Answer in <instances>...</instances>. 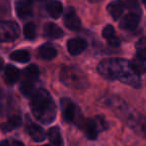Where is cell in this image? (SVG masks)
I'll return each mask as SVG.
<instances>
[{
    "label": "cell",
    "mask_w": 146,
    "mask_h": 146,
    "mask_svg": "<svg viewBox=\"0 0 146 146\" xmlns=\"http://www.w3.org/2000/svg\"><path fill=\"white\" fill-rule=\"evenodd\" d=\"M97 70L106 79H118L125 84L138 88L141 86L139 75L130 68L129 62L123 59H105L98 64Z\"/></svg>",
    "instance_id": "1"
},
{
    "label": "cell",
    "mask_w": 146,
    "mask_h": 146,
    "mask_svg": "<svg viewBox=\"0 0 146 146\" xmlns=\"http://www.w3.org/2000/svg\"><path fill=\"white\" fill-rule=\"evenodd\" d=\"M30 106L33 115L42 123L49 124L56 117V105L45 89H39L33 94Z\"/></svg>",
    "instance_id": "2"
},
{
    "label": "cell",
    "mask_w": 146,
    "mask_h": 146,
    "mask_svg": "<svg viewBox=\"0 0 146 146\" xmlns=\"http://www.w3.org/2000/svg\"><path fill=\"white\" fill-rule=\"evenodd\" d=\"M60 79L66 86L82 89L88 85L87 77L82 71L74 67H64L61 70Z\"/></svg>",
    "instance_id": "3"
},
{
    "label": "cell",
    "mask_w": 146,
    "mask_h": 146,
    "mask_svg": "<svg viewBox=\"0 0 146 146\" xmlns=\"http://www.w3.org/2000/svg\"><path fill=\"white\" fill-rule=\"evenodd\" d=\"M20 29L13 21H0V42H12L18 38Z\"/></svg>",
    "instance_id": "4"
},
{
    "label": "cell",
    "mask_w": 146,
    "mask_h": 146,
    "mask_svg": "<svg viewBox=\"0 0 146 146\" xmlns=\"http://www.w3.org/2000/svg\"><path fill=\"white\" fill-rule=\"evenodd\" d=\"M61 112H62L63 119L67 123H77V116H80L77 114L78 109L76 105L71 101L69 98H62L60 101Z\"/></svg>",
    "instance_id": "5"
},
{
    "label": "cell",
    "mask_w": 146,
    "mask_h": 146,
    "mask_svg": "<svg viewBox=\"0 0 146 146\" xmlns=\"http://www.w3.org/2000/svg\"><path fill=\"white\" fill-rule=\"evenodd\" d=\"M63 22H64L65 26L70 30H78L81 26V21L72 7H68L65 10Z\"/></svg>",
    "instance_id": "6"
},
{
    "label": "cell",
    "mask_w": 146,
    "mask_h": 146,
    "mask_svg": "<svg viewBox=\"0 0 146 146\" xmlns=\"http://www.w3.org/2000/svg\"><path fill=\"white\" fill-rule=\"evenodd\" d=\"M33 2L34 0H17L16 12L21 19L28 18L33 13Z\"/></svg>",
    "instance_id": "7"
},
{
    "label": "cell",
    "mask_w": 146,
    "mask_h": 146,
    "mask_svg": "<svg viewBox=\"0 0 146 146\" xmlns=\"http://www.w3.org/2000/svg\"><path fill=\"white\" fill-rule=\"evenodd\" d=\"M87 48V42L81 38H73L67 42V49L71 55H78Z\"/></svg>",
    "instance_id": "8"
},
{
    "label": "cell",
    "mask_w": 146,
    "mask_h": 146,
    "mask_svg": "<svg viewBox=\"0 0 146 146\" xmlns=\"http://www.w3.org/2000/svg\"><path fill=\"white\" fill-rule=\"evenodd\" d=\"M140 21L139 15L136 13H129V14L125 15L120 21V28L124 29V30H133L137 27L138 23Z\"/></svg>",
    "instance_id": "9"
},
{
    "label": "cell",
    "mask_w": 146,
    "mask_h": 146,
    "mask_svg": "<svg viewBox=\"0 0 146 146\" xmlns=\"http://www.w3.org/2000/svg\"><path fill=\"white\" fill-rule=\"evenodd\" d=\"M130 68L138 75H142L146 72V58L136 55L129 62Z\"/></svg>",
    "instance_id": "10"
},
{
    "label": "cell",
    "mask_w": 146,
    "mask_h": 146,
    "mask_svg": "<svg viewBox=\"0 0 146 146\" xmlns=\"http://www.w3.org/2000/svg\"><path fill=\"white\" fill-rule=\"evenodd\" d=\"M102 36L108 41L111 46L113 47H118L120 45V39L116 36L115 30H114L112 25H106L104 27L103 31H102Z\"/></svg>",
    "instance_id": "11"
},
{
    "label": "cell",
    "mask_w": 146,
    "mask_h": 146,
    "mask_svg": "<svg viewBox=\"0 0 146 146\" xmlns=\"http://www.w3.org/2000/svg\"><path fill=\"white\" fill-rule=\"evenodd\" d=\"M28 133L35 142H42L46 138V134L43 128L37 124L32 123L28 126Z\"/></svg>",
    "instance_id": "12"
},
{
    "label": "cell",
    "mask_w": 146,
    "mask_h": 146,
    "mask_svg": "<svg viewBox=\"0 0 146 146\" xmlns=\"http://www.w3.org/2000/svg\"><path fill=\"white\" fill-rule=\"evenodd\" d=\"M84 131H85V134L88 139H96L98 135V126L95 120L90 119V118L86 119L85 122H84Z\"/></svg>",
    "instance_id": "13"
},
{
    "label": "cell",
    "mask_w": 146,
    "mask_h": 146,
    "mask_svg": "<svg viewBox=\"0 0 146 146\" xmlns=\"http://www.w3.org/2000/svg\"><path fill=\"white\" fill-rule=\"evenodd\" d=\"M44 34L51 39H58L63 36V31L55 23H46L44 26Z\"/></svg>",
    "instance_id": "14"
},
{
    "label": "cell",
    "mask_w": 146,
    "mask_h": 146,
    "mask_svg": "<svg viewBox=\"0 0 146 146\" xmlns=\"http://www.w3.org/2000/svg\"><path fill=\"white\" fill-rule=\"evenodd\" d=\"M4 77L7 83L12 85V84L16 83L18 81L19 77H20V71L13 65H7L6 68H5Z\"/></svg>",
    "instance_id": "15"
},
{
    "label": "cell",
    "mask_w": 146,
    "mask_h": 146,
    "mask_svg": "<svg viewBox=\"0 0 146 146\" xmlns=\"http://www.w3.org/2000/svg\"><path fill=\"white\" fill-rule=\"evenodd\" d=\"M21 124V117L19 114H13L10 116L8 121L3 124H0V129L3 132H9L13 130L14 128H17Z\"/></svg>",
    "instance_id": "16"
},
{
    "label": "cell",
    "mask_w": 146,
    "mask_h": 146,
    "mask_svg": "<svg viewBox=\"0 0 146 146\" xmlns=\"http://www.w3.org/2000/svg\"><path fill=\"white\" fill-rule=\"evenodd\" d=\"M38 55L40 58L50 60V59H53L54 57H56L57 51L52 45L45 44V45H42V46L38 49Z\"/></svg>",
    "instance_id": "17"
},
{
    "label": "cell",
    "mask_w": 146,
    "mask_h": 146,
    "mask_svg": "<svg viewBox=\"0 0 146 146\" xmlns=\"http://www.w3.org/2000/svg\"><path fill=\"white\" fill-rule=\"evenodd\" d=\"M47 11L52 18H59L63 12V6L59 1H52L47 6Z\"/></svg>",
    "instance_id": "18"
},
{
    "label": "cell",
    "mask_w": 146,
    "mask_h": 146,
    "mask_svg": "<svg viewBox=\"0 0 146 146\" xmlns=\"http://www.w3.org/2000/svg\"><path fill=\"white\" fill-rule=\"evenodd\" d=\"M107 10L109 12V14L111 15V17L114 20H117L118 18H120L123 11V6L121 5V3L119 1H113V2L109 3L107 5Z\"/></svg>",
    "instance_id": "19"
},
{
    "label": "cell",
    "mask_w": 146,
    "mask_h": 146,
    "mask_svg": "<svg viewBox=\"0 0 146 146\" xmlns=\"http://www.w3.org/2000/svg\"><path fill=\"white\" fill-rule=\"evenodd\" d=\"M48 139L51 144L53 145H62L63 140L61 137L60 129L58 127H51L48 131Z\"/></svg>",
    "instance_id": "20"
},
{
    "label": "cell",
    "mask_w": 146,
    "mask_h": 146,
    "mask_svg": "<svg viewBox=\"0 0 146 146\" xmlns=\"http://www.w3.org/2000/svg\"><path fill=\"white\" fill-rule=\"evenodd\" d=\"M10 58L16 62L20 63H26L30 59V54L26 50H16L13 53H11Z\"/></svg>",
    "instance_id": "21"
},
{
    "label": "cell",
    "mask_w": 146,
    "mask_h": 146,
    "mask_svg": "<svg viewBox=\"0 0 146 146\" xmlns=\"http://www.w3.org/2000/svg\"><path fill=\"white\" fill-rule=\"evenodd\" d=\"M23 74H24V77L26 78V79L32 80V81H36L39 77V69L36 65L32 64V65H30V66L27 67V68L24 69Z\"/></svg>",
    "instance_id": "22"
},
{
    "label": "cell",
    "mask_w": 146,
    "mask_h": 146,
    "mask_svg": "<svg viewBox=\"0 0 146 146\" xmlns=\"http://www.w3.org/2000/svg\"><path fill=\"white\" fill-rule=\"evenodd\" d=\"M34 82L32 80H29L24 78L22 82L20 84V91L23 95L25 96H30L34 91Z\"/></svg>",
    "instance_id": "23"
},
{
    "label": "cell",
    "mask_w": 146,
    "mask_h": 146,
    "mask_svg": "<svg viewBox=\"0 0 146 146\" xmlns=\"http://www.w3.org/2000/svg\"><path fill=\"white\" fill-rule=\"evenodd\" d=\"M119 2L123 6V8H127L129 10H132L133 13L139 14L140 13V6L138 4L137 0H119Z\"/></svg>",
    "instance_id": "24"
},
{
    "label": "cell",
    "mask_w": 146,
    "mask_h": 146,
    "mask_svg": "<svg viewBox=\"0 0 146 146\" xmlns=\"http://www.w3.org/2000/svg\"><path fill=\"white\" fill-rule=\"evenodd\" d=\"M24 35L28 40H33L36 37V26L34 23L29 22L24 26Z\"/></svg>",
    "instance_id": "25"
},
{
    "label": "cell",
    "mask_w": 146,
    "mask_h": 146,
    "mask_svg": "<svg viewBox=\"0 0 146 146\" xmlns=\"http://www.w3.org/2000/svg\"><path fill=\"white\" fill-rule=\"evenodd\" d=\"M135 48H136L137 55L143 57V58H146V37L140 38L139 40L136 42Z\"/></svg>",
    "instance_id": "26"
},
{
    "label": "cell",
    "mask_w": 146,
    "mask_h": 146,
    "mask_svg": "<svg viewBox=\"0 0 146 146\" xmlns=\"http://www.w3.org/2000/svg\"><path fill=\"white\" fill-rule=\"evenodd\" d=\"M3 65H4V61H3V59L1 58V57H0V71L2 70Z\"/></svg>",
    "instance_id": "27"
},
{
    "label": "cell",
    "mask_w": 146,
    "mask_h": 146,
    "mask_svg": "<svg viewBox=\"0 0 146 146\" xmlns=\"http://www.w3.org/2000/svg\"><path fill=\"white\" fill-rule=\"evenodd\" d=\"M89 1H91V2H98L99 0H89Z\"/></svg>",
    "instance_id": "28"
},
{
    "label": "cell",
    "mask_w": 146,
    "mask_h": 146,
    "mask_svg": "<svg viewBox=\"0 0 146 146\" xmlns=\"http://www.w3.org/2000/svg\"><path fill=\"white\" fill-rule=\"evenodd\" d=\"M142 2H143V4L145 5V7H146V0H142Z\"/></svg>",
    "instance_id": "29"
}]
</instances>
